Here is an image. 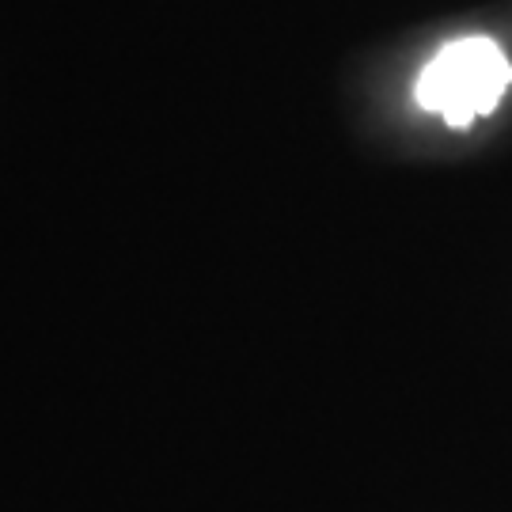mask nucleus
Wrapping results in <instances>:
<instances>
[{
    "instance_id": "f257e3e1",
    "label": "nucleus",
    "mask_w": 512,
    "mask_h": 512,
    "mask_svg": "<svg viewBox=\"0 0 512 512\" xmlns=\"http://www.w3.org/2000/svg\"><path fill=\"white\" fill-rule=\"evenodd\" d=\"M512 84V65L494 38L467 35L440 50L414 84L421 110L440 114L452 129H467L490 114Z\"/></svg>"
}]
</instances>
